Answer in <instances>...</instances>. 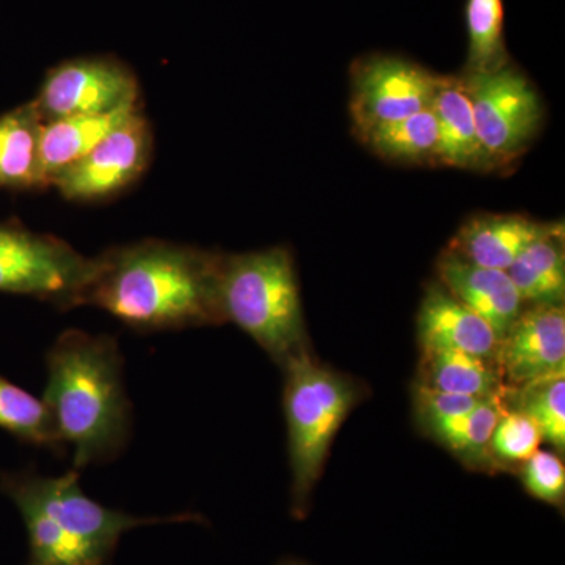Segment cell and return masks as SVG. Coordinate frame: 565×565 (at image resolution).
<instances>
[{"label":"cell","mask_w":565,"mask_h":565,"mask_svg":"<svg viewBox=\"0 0 565 565\" xmlns=\"http://www.w3.org/2000/svg\"><path fill=\"white\" fill-rule=\"evenodd\" d=\"M95 259L82 307L102 308L139 333L223 322L221 253L145 239L107 248Z\"/></svg>","instance_id":"obj_1"},{"label":"cell","mask_w":565,"mask_h":565,"mask_svg":"<svg viewBox=\"0 0 565 565\" xmlns=\"http://www.w3.org/2000/svg\"><path fill=\"white\" fill-rule=\"evenodd\" d=\"M44 404L74 470L109 463L125 451L132 407L122 384V355L110 334L65 330L46 353Z\"/></svg>","instance_id":"obj_2"},{"label":"cell","mask_w":565,"mask_h":565,"mask_svg":"<svg viewBox=\"0 0 565 565\" xmlns=\"http://www.w3.org/2000/svg\"><path fill=\"white\" fill-rule=\"evenodd\" d=\"M218 300L223 322L250 334L275 363L308 351L299 282L285 247L222 255Z\"/></svg>","instance_id":"obj_3"},{"label":"cell","mask_w":565,"mask_h":565,"mask_svg":"<svg viewBox=\"0 0 565 565\" xmlns=\"http://www.w3.org/2000/svg\"><path fill=\"white\" fill-rule=\"evenodd\" d=\"M282 371V407L288 423L292 470V515L303 519L330 446L352 408L360 403L362 390L348 375L316 362L310 351L294 356Z\"/></svg>","instance_id":"obj_4"},{"label":"cell","mask_w":565,"mask_h":565,"mask_svg":"<svg viewBox=\"0 0 565 565\" xmlns=\"http://www.w3.org/2000/svg\"><path fill=\"white\" fill-rule=\"evenodd\" d=\"M95 269V258L61 237L32 232L17 221L0 222V294L74 310L82 307Z\"/></svg>","instance_id":"obj_5"},{"label":"cell","mask_w":565,"mask_h":565,"mask_svg":"<svg viewBox=\"0 0 565 565\" xmlns=\"http://www.w3.org/2000/svg\"><path fill=\"white\" fill-rule=\"evenodd\" d=\"M0 492L14 504L35 505L66 533L109 557L121 535L134 527L195 520L202 522V516L193 514L140 519L114 511L85 494L79 484V471L74 468L58 478L41 476L33 470L2 471Z\"/></svg>","instance_id":"obj_6"},{"label":"cell","mask_w":565,"mask_h":565,"mask_svg":"<svg viewBox=\"0 0 565 565\" xmlns=\"http://www.w3.org/2000/svg\"><path fill=\"white\" fill-rule=\"evenodd\" d=\"M473 107L476 131L492 166L525 151L541 126L544 109L530 79L504 63L462 77Z\"/></svg>","instance_id":"obj_7"},{"label":"cell","mask_w":565,"mask_h":565,"mask_svg":"<svg viewBox=\"0 0 565 565\" xmlns=\"http://www.w3.org/2000/svg\"><path fill=\"white\" fill-rule=\"evenodd\" d=\"M33 103L43 122L114 114L140 107V85L131 66L115 55L70 58L47 71Z\"/></svg>","instance_id":"obj_8"},{"label":"cell","mask_w":565,"mask_h":565,"mask_svg":"<svg viewBox=\"0 0 565 565\" xmlns=\"http://www.w3.org/2000/svg\"><path fill=\"white\" fill-rule=\"evenodd\" d=\"M154 139L150 121L137 109L88 154L63 170L51 188L71 202H103L131 188L150 167Z\"/></svg>","instance_id":"obj_9"},{"label":"cell","mask_w":565,"mask_h":565,"mask_svg":"<svg viewBox=\"0 0 565 565\" xmlns=\"http://www.w3.org/2000/svg\"><path fill=\"white\" fill-rule=\"evenodd\" d=\"M441 76L394 55H370L352 68L353 122L360 137L430 109Z\"/></svg>","instance_id":"obj_10"},{"label":"cell","mask_w":565,"mask_h":565,"mask_svg":"<svg viewBox=\"0 0 565 565\" xmlns=\"http://www.w3.org/2000/svg\"><path fill=\"white\" fill-rule=\"evenodd\" d=\"M497 364L505 386H522L565 374L564 305H531L498 345Z\"/></svg>","instance_id":"obj_11"},{"label":"cell","mask_w":565,"mask_h":565,"mask_svg":"<svg viewBox=\"0 0 565 565\" xmlns=\"http://www.w3.org/2000/svg\"><path fill=\"white\" fill-rule=\"evenodd\" d=\"M437 273L441 285L484 319L500 341L522 313V297L505 270L478 266L448 248L438 259Z\"/></svg>","instance_id":"obj_12"},{"label":"cell","mask_w":565,"mask_h":565,"mask_svg":"<svg viewBox=\"0 0 565 565\" xmlns=\"http://www.w3.org/2000/svg\"><path fill=\"white\" fill-rule=\"evenodd\" d=\"M423 352L459 351L497 362L498 340L492 327L456 299L441 282L427 286L418 315Z\"/></svg>","instance_id":"obj_13"},{"label":"cell","mask_w":565,"mask_h":565,"mask_svg":"<svg viewBox=\"0 0 565 565\" xmlns=\"http://www.w3.org/2000/svg\"><path fill=\"white\" fill-rule=\"evenodd\" d=\"M555 233H563V226L523 215L482 214L465 223L449 250L478 266L508 270L527 245Z\"/></svg>","instance_id":"obj_14"},{"label":"cell","mask_w":565,"mask_h":565,"mask_svg":"<svg viewBox=\"0 0 565 565\" xmlns=\"http://www.w3.org/2000/svg\"><path fill=\"white\" fill-rule=\"evenodd\" d=\"M430 109L438 126L437 161L459 169L492 167L479 141L473 107L462 77H444Z\"/></svg>","instance_id":"obj_15"},{"label":"cell","mask_w":565,"mask_h":565,"mask_svg":"<svg viewBox=\"0 0 565 565\" xmlns=\"http://www.w3.org/2000/svg\"><path fill=\"white\" fill-rule=\"evenodd\" d=\"M43 125L33 99L0 115V189H44L40 166Z\"/></svg>","instance_id":"obj_16"},{"label":"cell","mask_w":565,"mask_h":565,"mask_svg":"<svg viewBox=\"0 0 565 565\" xmlns=\"http://www.w3.org/2000/svg\"><path fill=\"white\" fill-rule=\"evenodd\" d=\"M137 109L141 107L106 115H77L44 122L40 140V166L44 189L51 188V182L58 173L88 154Z\"/></svg>","instance_id":"obj_17"},{"label":"cell","mask_w":565,"mask_h":565,"mask_svg":"<svg viewBox=\"0 0 565 565\" xmlns=\"http://www.w3.org/2000/svg\"><path fill=\"white\" fill-rule=\"evenodd\" d=\"M418 385L479 399L501 396L505 390L497 362L459 351L423 352Z\"/></svg>","instance_id":"obj_18"},{"label":"cell","mask_w":565,"mask_h":565,"mask_svg":"<svg viewBox=\"0 0 565 565\" xmlns=\"http://www.w3.org/2000/svg\"><path fill=\"white\" fill-rule=\"evenodd\" d=\"M523 303L564 305L565 255L563 233L527 245L508 270Z\"/></svg>","instance_id":"obj_19"},{"label":"cell","mask_w":565,"mask_h":565,"mask_svg":"<svg viewBox=\"0 0 565 565\" xmlns=\"http://www.w3.org/2000/svg\"><path fill=\"white\" fill-rule=\"evenodd\" d=\"M504 411L503 394H501V396L482 401L467 414L438 419V422L426 424L423 429L465 462L486 468L498 463L490 452V438Z\"/></svg>","instance_id":"obj_20"},{"label":"cell","mask_w":565,"mask_h":565,"mask_svg":"<svg viewBox=\"0 0 565 565\" xmlns=\"http://www.w3.org/2000/svg\"><path fill=\"white\" fill-rule=\"evenodd\" d=\"M0 429L21 444L50 449L52 455L63 456V445L50 411L43 399L14 385L0 374Z\"/></svg>","instance_id":"obj_21"},{"label":"cell","mask_w":565,"mask_h":565,"mask_svg":"<svg viewBox=\"0 0 565 565\" xmlns=\"http://www.w3.org/2000/svg\"><path fill=\"white\" fill-rule=\"evenodd\" d=\"M29 533L25 565H107L110 557L66 533L50 515L29 503H17Z\"/></svg>","instance_id":"obj_22"},{"label":"cell","mask_w":565,"mask_h":565,"mask_svg":"<svg viewBox=\"0 0 565 565\" xmlns=\"http://www.w3.org/2000/svg\"><path fill=\"white\" fill-rule=\"evenodd\" d=\"M505 411L519 412L537 426L542 440L564 452L565 374L552 375L522 386H505Z\"/></svg>","instance_id":"obj_23"},{"label":"cell","mask_w":565,"mask_h":565,"mask_svg":"<svg viewBox=\"0 0 565 565\" xmlns=\"http://www.w3.org/2000/svg\"><path fill=\"white\" fill-rule=\"evenodd\" d=\"M371 150L388 161H437L438 126L433 109L371 129L362 137Z\"/></svg>","instance_id":"obj_24"},{"label":"cell","mask_w":565,"mask_h":565,"mask_svg":"<svg viewBox=\"0 0 565 565\" xmlns=\"http://www.w3.org/2000/svg\"><path fill=\"white\" fill-rule=\"evenodd\" d=\"M468 73L498 68L509 62L504 44L503 0H467Z\"/></svg>","instance_id":"obj_25"},{"label":"cell","mask_w":565,"mask_h":565,"mask_svg":"<svg viewBox=\"0 0 565 565\" xmlns=\"http://www.w3.org/2000/svg\"><path fill=\"white\" fill-rule=\"evenodd\" d=\"M542 435L527 416L504 411L490 438V452L501 463L525 462L541 445Z\"/></svg>","instance_id":"obj_26"},{"label":"cell","mask_w":565,"mask_h":565,"mask_svg":"<svg viewBox=\"0 0 565 565\" xmlns=\"http://www.w3.org/2000/svg\"><path fill=\"white\" fill-rule=\"evenodd\" d=\"M522 482L526 492L546 504L563 505L565 497V468L555 452L537 449L523 462Z\"/></svg>","instance_id":"obj_27"},{"label":"cell","mask_w":565,"mask_h":565,"mask_svg":"<svg viewBox=\"0 0 565 565\" xmlns=\"http://www.w3.org/2000/svg\"><path fill=\"white\" fill-rule=\"evenodd\" d=\"M414 401L416 416H418L419 424L423 427L426 424L438 422V419L467 414L484 399L463 396V394L440 392V390L427 388V386L416 384Z\"/></svg>","instance_id":"obj_28"},{"label":"cell","mask_w":565,"mask_h":565,"mask_svg":"<svg viewBox=\"0 0 565 565\" xmlns=\"http://www.w3.org/2000/svg\"><path fill=\"white\" fill-rule=\"evenodd\" d=\"M278 565H310V564L303 563V561H299V559H285V561H281V563Z\"/></svg>","instance_id":"obj_29"}]
</instances>
